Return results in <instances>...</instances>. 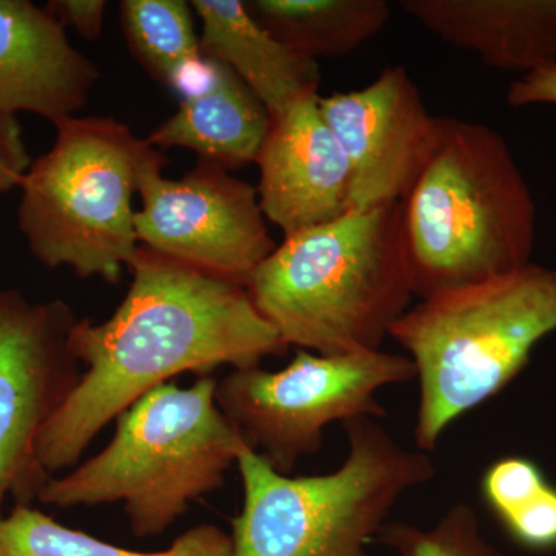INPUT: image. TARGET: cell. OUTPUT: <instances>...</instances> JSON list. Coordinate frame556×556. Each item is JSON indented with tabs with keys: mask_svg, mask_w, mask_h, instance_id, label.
Listing matches in <instances>:
<instances>
[{
	"mask_svg": "<svg viewBox=\"0 0 556 556\" xmlns=\"http://www.w3.org/2000/svg\"><path fill=\"white\" fill-rule=\"evenodd\" d=\"M126 298L108 320L79 318L70 338L83 375L43 428L40 467L78 466L91 441L150 391L185 372L260 367L288 346L247 287L139 244Z\"/></svg>",
	"mask_w": 556,
	"mask_h": 556,
	"instance_id": "obj_1",
	"label": "cell"
},
{
	"mask_svg": "<svg viewBox=\"0 0 556 556\" xmlns=\"http://www.w3.org/2000/svg\"><path fill=\"white\" fill-rule=\"evenodd\" d=\"M399 211L416 298L532 263L535 200L506 139L485 124L434 116L430 149Z\"/></svg>",
	"mask_w": 556,
	"mask_h": 556,
	"instance_id": "obj_2",
	"label": "cell"
},
{
	"mask_svg": "<svg viewBox=\"0 0 556 556\" xmlns=\"http://www.w3.org/2000/svg\"><path fill=\"white\" fill-rule=\"evenodd\" d=\"M285 345L324 356L380 350L415 298L399 203L285 237L247 281Z\"/></svg>",
	"mask_w": 556,
	"mask_h": 556,
	"instance_id": "obj_3",
	"label": "cell"
},
{
	"mask_svg": "<svg viewBox=\"0 0 556 556\" xmlns=\"http://www.w3.org/2000/svg\"><path fill=\"white\" fill-rule=\"evenodd\" d=\"M217 386L203 376L188 388L150 391L118 416L98 455L50 478L38 501L60 508L121 503L135 536L163 535L251 448L219 409Z\"/></svg>",
	"mask_w": 556,
	"mask_h": 556,
	"instance_id": "obj_4",
	"label": "cell"
},
{
	"mask_svg": "<svg viewBox=\"0 0 556 556\" xmlns=\"http://www.w3.org/2000/svg\"><path fill=\"white\" fill-rule=\"evenodd\" d=\"M555 331L556 268L535 263L412 306L390 338L415 364L420 452H434L453 422L501 393Z\"/></svg>",
	"mask_w": 556,
	"mask_h": 556,
	"instance_id": "obj_5",
	"label": "cell"
},
{
	"mask_svg": "<svg viewBox=\"0 0 556 556\" xmlns=\"http://www.w3.org/2000/svg\"><path fill=\"white\" fill-rule=\"evenodd\" d=\"M338 470L291 477L255 450L237 460L243 507L232 519V556H372L387 518L409 490L434 478L433 460L402 447L375 417L342 424Z\"/></svg>",
	"mask_w": 556,
	"mask_h": 556,
	"instance_id": "obj_6",
	"label": "cell"
},
{
	"mask_svg": "<svg viewBox=\"0 0 556 556\" xmlns=\"http://www.w3.org/2000/svg\"><path fill=\"white\" fill-rule=\"evenodd\" d=\"M53 126V146L22 178L17 226L46 268L118 283L139 248V177L160 150L110 116H70Z\"/></svg>",
	"mask_w": 556,
	"mask_h": 556,
	"instance_id": "obj_7",
	"label": "cell"
},
{
	"mask_svg": "<svg viewBox=\"0 0 556 556\" xmlns=\"http://www.w3.org/2000/svg\"><path fill=\"white\" fill-rule=\"evenodd\" d=\"M416 379L407 354L358 351L324 356L299 350L280 371L232 369L218 380L217 404L252 450L289 475L316 455L329 424L387 416L379 390Z\"/></svg>",
	"mask_w": 556,
	"mask_h": 556,
	"instance_id": "obj_8",
	"label": "cell"
},
{
	"mask_svg": "<svg viewBox=\"0 0 556 556\" xmlns=\"http://www.w3.org/2000/svg\"><path fill=\"white\" fill-rule=\"evenodd\" d=\"M78 320L62 300L0 289V511L7 496L38 500L53 478L40 467L38 442L83 375L70 345Z\"/></svg>",
	"mask_w": 556,
	"mask_h": 556,
	"instance_id": "obj_9",
	"label": "cell"
},
{
	"mask_svg": "<svg viewBox=\"0 0 556 556\" xmlns=\"http://www.w3.org/2000/svg\"><path fill=\"white\" fill-rule=\"evenodd\" d=\"M164 164L156 153L139 177V244L244 287L277 248L257 189L203 161L181 178L164 177Z\"/></svg>",
	"mask_w": 556,
	"mask_h": 556,
	"instance_id": "obj_10",
	"label": "cell"
},
{
	"mask_svg": "<svg viewBox=\"0 0 556 556\" xmlns=\"http://www.w3.org/2000/svg\"><path fill=\"white\" fill-rule=\"evenodd\" d=\"M318 108L350 164L351 208L399 203L434 130L408 70L388 67L364 89L320 94Z\"/></svg>",
	"mask_w": 556,
	"mask_h": 556,
	"instance_id": "obj_11",
	"label": "cell"
},
{
	"mask_svg": "<svg viewBox=\"0 0 556 556\" xmlns=\"http://www.w3.org/2000/svg\"><path fill=\"white\" fill-rule=\"evenodd\" d=\"M318 97L305 94L270 118L255 160L260 207L285 237L334 222L351 208L350 164Z\"/></svg>",
	"mask_w": 556,
	"mask_h": 556,
	"instance_id": "obj_12",
	"label": "cell"
},
{
	"mask_svg": "<svg viewBox=\"0 0 556 556\" xmlns=\"http://www.w3.org/2000/svg\"><path fill=\"white\" fill-rule=\"evenodd\" d=\"M100 78L47 7L0 0V116L33 113L56 124L86 108Z\"/></svg>",
	"mask_w": 556,
	"mask_h": 556,
	"instance_id": "obj_13",
	"label": "cell"
},
{
	"mask_svg": "<svg viewBox=\"0 0 556 556\" xmlns=\"http://www.w3.org/2000/svg\"><path fill=\"white\" fill-rule=\"evenodd\" d=\"M401 9L486 67L521 76L556 64V0H402Z\"/></svg>",
	"mask_w": 556,
	"mask_h": 556,
	"instance_id": "obj_14",
	"label": "cell"
},
{
	"mask_svg": "<svg viewBox=\"0 0 556 556\" xmlns=\"http://www.w3.org/2000/svg\"><path fill=\"white\" fill-rule=\"evenodd\" d=\"M269 123L268 110L247 84L204 56L203 72L182 91L177 112L146 139L155 149L193 150L203 163L229 172L255 163Z\"/></svg>",
	"mask_w": 556,
	"mask_h": 556,
	"instance_id": "obj_15",
	"label": "cell"
},
{
	"mask_svg": "<svg viewBox=\"0 0 556 556\" xmlns=\"http://www.w3.org/2000/svg\"><path fill=\"white\" fill-rule=\"evenodd\" d=\"M201 21V50L225 64L263 102L270 118L305 94L318 91L316 61L274 38L240 0H192Z\"/></svg>",
	"mask_w": 556,
	"mask_h": 556,
	"instance_id": "obj_16",
	"label": "cell"
},
{
	"mask_svg": "<svg viewBox=\"0 0 556 556\" xmlns=\"http://www.w3.org/2000/svg\"><path fill=\"white\" fill-rule=\"evenodd\" d=\"M255 21L308 60L346 56L390 21L386 0H252Z\"/></svg>",
	"mask_w": 556,
	"mask_h": 556,
	"instance_id": "obj_17",
	"label": "cell"
},
{
	"mask_svg": "<svg viewBox=\"0 0 556 556\" xmlns=\"http://www.w3.org/2000/svg\"><path fill=\"white\" fill-rule=\"evenodd\" d=\"M0 556H232L230 533L214 525L192 527L166 551L138 552L60 525L30 504L0 511Z\"/></svg>",
	"mask_w": 556,
	"mask_h": 556,
	"instance_id": "obj_18",
	"label": "cell"
},
{
	"mask_svg": "<svg viewBox=\"0 0 556 556\" xmlns=\"http://www.w3.org/2000/svg\"><path fill=\"white\" fill-rule=\"evenodd\" d=\"M121 27L131 56L150 78L175 91H185L204 67L192 7L185 0H124Z\"/></svg>",
	"mask_w": 556,
	"mask_h": 556,
	"instance_id": "obj_19",
	"label": "cell"
},
{
	"mask_svg": "<svg viewBox=\"0 0 556 556\" xmlns=\"http://www.w3.org/2000/svg\"><path fill=\"white\" fill-rule=\"evenodd\" d=\"M378 543L397 556H507L482 535L473 507L456 503L430 529L408 522H387Z\"/></svg>",
	"mask_w": 556,
	"mask_h": 556,
	"instance_id": "obj_20",
	"label": "cell"
},
{
	"mask_svg": "<svg viewBox=\"0 0 556 556\" xmlns=\"http://www.w3.org/2000/svg\"><path fill=\"white\" fill-rule=\"evenodd\" d=\"M547 484L551 482L535 460L506 456L486 467L481 479V495L497 521H503Z\"/></svg>",
	"mask_w": 556,
	"mask_h": 556,
	"instance_id": "obj_21",
	"label": "cell"
},
{
	"mask_svg": "<svg viewBox=\"0 0 556 556\" xmlns=\"http://www.w3.org/2000/svg\"><path fill=\"white\" fill-rule=\"evenodd\" d=\"M518 546L532 552L556 548V486L547 484L525 506L500 521Z\"/></svg>",
	"mask_w": 556,
	"mask_h": 556,
	"instance_id": "obj_22",
	"label": "cell"
},
{
	"mask_svg": "<svg viewBox=\"0 0 556 556\" xmlns=\"http://www.w3.org/2000/svg\"><path fill=\"white\" fill-rule=\"evenodd\" d=\"M31 161L17 116H0V195L20 189Z\"/></svg>",
	"mask_w": 556,
	"mask_h": 556,
	"instance_id": "obj_23",
	"label": "cell"
},
{
	"mask_svg": "<svg viewBox=\"0 0 556 556\" xmlns=\"http://www.w3.org/2000/svg\"><path fill=\"white\" fill-rule=\"evenodd\" d=\"M62 27H72L87 40H97L104 25V0H51L47 3Z\"/></svg>",
	"mask_w": 556,
	"mask_h": 556,
	"instance_id": "obj_24",
	"label": "cell"
},
{
	"mask_svg": "<svg viewBox=\"0 0 556 556\" xmlns=\"http://www.w3.org/2000/svg\"><path fill=\"white\" fill-rule=\"evenodd\" d=\"M506 100L510 108L556 105V64L521 76L508 87Z\"/></svg>",
	"mask_w": 556,
	"mask_h": 556,
	"instance_id": "obj_25",
	"label": "cell"
}]
</instances>
